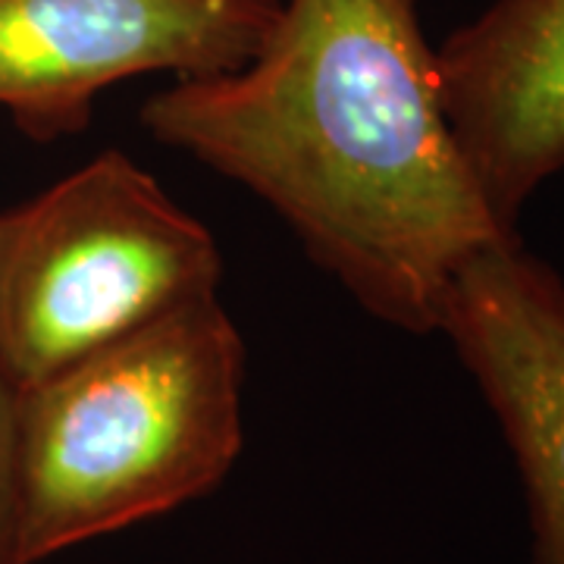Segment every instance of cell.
I'll use <instances>...</instances> for the list:
<instances>
[{
  "instance_id": "cell-7",
  "label": "cell",
  "mask_w": 564,
  "mask_h": 564,
  "mask_svg": "<svg viewBox=\"0 0 564 564\" xmlns=\"http://www.w3.org/2000/svg\"><path fill=\"white\" fill-rule=\"evenodd\" d=\"M0 564H29L22 552L17 389L3 380V373H0Z\"/></svg>"
},
{
  "instance_id": "cell-6",
  "label": "cell",
  "mask_w": 564,
  "mask_h": 564,
  "mask_svg": "<svg viewBox=\"0 0 564 564\" xmlns=\"http://www.w3.org/2000/svg\"><path fill=\"white\" fill-rule=\"evenodd\" d=\"M448 129L505 232L564 170V0H496L436 51Z\"/></svg>"
},
{
  "instance_id": "cell-3",
  "label": "cell",
  "mask_w": 564,
  "mask_h": 564,
  "mask_svg": "<svg viewBox=\"0 0 564 564\" xmlns=\"http://www.w3.org/2000/svg\"><path fill=\"white\" fill-rule=\"evenodd\" d=\"M214 232L122 151L0 214V373L17 392L217 295Z\"/></svg>"
},
{
  "instance_id": "cell-5",
  "label": "cell",
  "mask_w": 564,
  "mask_h": 564,
  "mask_svg": "<svg viewBox=\"0 0 564 564\" xmlns=\"http://www.w3.org/2000/svg\"><path fill=\"white\" fill-rule=\"evenodd\" d=\"M524 486L533 564H564V280L521 239L486 248L440 311Z\"/></svg>"
},
{
  "instance_id": "cell-2",
  "label": "cell",
  "mask_w": 564,
  "mask_h": 564,
  "mask_svg": "<svg viewBox=\"0 0 564 564\" xmlns=\"http://www.w3.org/2000/svg\"><path fill=\"white\" fill-rule=\"evenodd\" d=\"M242 383L214 295L17 392L25 562L214 492L242 452Z\"/></svg>"
},
{
  "instance_id": "cell-1",
  "label": "cell",
  "mask_w": 564,
  "mask_h": 564,
  "mask_svg": "<svg viewBox=\"0 0 564 564\" xmlns=\"http://www.w3.org/2000/svg\"><path fill=\"white\" fill-rule=\"evenodd\" d=\"M144 129L270 204L377 321L440 333L452 280L514 242L448 129L417 0H282L251 61L180 79Z\"/></svg>"
},
{
  "instance_id": "cell-4",
  "label": "cell",
  "mask_w": 564,
  "mask_h": 564,
  "mask_svg": "<svg viewBox=\"0 0 564 564\" xmlns=\"http://www.w3.org/2000/svg\"><path fill=\"white\" fill-rule=\"evenodd\" d=\"M280 10L282 0H0V107L22 135L61 141L120 82L239 69Z\"/></svg>"
}]
</instances>
